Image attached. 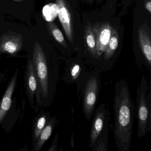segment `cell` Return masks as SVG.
I'll list each match as a JSON object with an SVG mask.
<instances>
[{
    "instance_id": "cell-1",
    "label": "cell",
    "mask_w": 151,
    "mask_h": 151,
    "mask_svg": "<svg viewBox=\"0 0 151 151\" xmlns=\"http://www.w3.org/2000/svg\"><path fill=\"white\" fill-rule=\"evenodd\" d=\"M114 101V134L116 145L119 151H129L134 122V107L128 84L123 78L116 83Z\"/></svg>"
},
{
    "instance_id": "cell-2",
    "label": "cell",
    "mask_w": 151,
    "mask_h": 151,
    "mask_svg": "<svg viewBox=\"0 0 151 151\" xmlns=\"http://www.w3.org/2000/svg\"><path fill=\"white\" fill-rule=\"evenodd\" d=\"M32 60L38 85L39 109L47 107L51 105L55 95L60 68L57 64L48 60L38 41L34 44Z\"/></svg>"
},
{
    "instance_id": "cell-3",
    "label": "cell",
    "mask_w": 151,
    "mask_h": 151,
    "mask_svg": "<svg viewBox=\"0 0 151 151\" xmlns=\"http://www.w3.org/2000/svg\"><path fill=\"white\" fill-rule=\"evenodd\" d=\"M147 87L146 79L142 76L137 91V136L139 139L151 129V91L150 88L147 94Z\"/></svg>"
},
{
    "instance_id": "cell-4",
    "label": "cell",
    "mask_w": 151,
    "mask_h": 151,
    "mask_svg": "<svg viewBox=\"0 0 151 151\" xmlns=\"http://www.w3.org/2000/svg\"><path fill=\"white\" fill-rule=\"evenodd\" d=\"M26 94L31 106L37 113L39 109L40 95L37 77L32 59L28 60L24 73Z\"/></svg>"
},
{
    "instance_id": "cell-5",
    "label": "cell",
    "mask_w": 151,
    "mask_h": 151,
    "mask_svg": "<svg viewBox=\"0 0 151 151\" xmlns=\"http://www.w3.org/2000/svg\"><path fill=\"white\" fill-rule=\"evenodd\" d=\"M99 83L96 77L90 78L86 82L83 99V109L86 119L90 120L93 113L98 95Z\"/></svg>"
},
{
    "instance_id": "cell-6",
    "label": "cell",
    "mask_w": 151,
    "mask_h": 151,
    "mask_svg": "<svg viewBox=\"0 0 151 151\" xmlns=\"http://www.w3.org/2000/svg\"><path fill=\"white\" fill-rule=\"evenodd\" d=\"M108 110L105 104L100 105L96 109L93 120L90 133L89 147L92 148L106 125L109 124Z\"/></svg>"
},
{
    "instance_id": "cell-7",
    "label": "cell",
    "mask_w": 151,
    "mask_h": 151,
    "mask_svg": "<svg viewBox=\"0 0 151 151\" xmlns=\"http://www.w3.org/2000/svg\"><path fill=\"white\" fill-rule=\"evenodd\" d=\"M92 28L96 40V58H99L106 48L111 37L113 28L108 23H97Z\"/></svg>"
},
{
    "instance_id": "cell-8",
    "label": "cell",
    "mask_w": 151,
    "mask_h": 151,
    "mask_svg": "<svg viewBox=\"0 0 151 151\" xmlns=\"http://www.w3.org/2000/svg\"><path fill=\"white\" fill-rule=\"evenodd\" d=\"M22 36L19 33L9 32L2 35L0 38V53L14 55L22 48Z\"/></svg>"
},
{
    "instance_id": "cell-9",
    "label": "cell",
    "mask_w": 151,
    "mask_h": 151,
    "mask_svg": "<svg viewBox=\"0 0 151 151\" xmlns=\"http://www.w3.org/2000/svg\"><path fill=\"white\" fill-rule=\"evenodd\" d=\"M58 6V17L65 34L71 43L74 41V30L71 15L65 0H56Z\"/></svg>"
},
{
    "instance_id": "cell-10",
    "label": "cell",
    "mask_w": 151,
    "mask_h": 151,
    "mask_svg": "<svg viewBox=\"0 0 151 151\" xmlns=\"http://www.w3.org/2000/svg\"><path fill=\"white\" fill-rule=\"evenodd\" d=\"M18 73L19 70L17 69L13 75L0 102V124L12 106V96L16 87Z\"/></svg>"
},
{
    "instance_id": "cell-11",
    "label": "cell",
    "mask_w": 151,
    "mask_h": 151,
    "mask_svg": "<svg viewBox=\"0 0 151 151\" xmlns=\"http://www.w3.org/2000/svg\"><path fill=\"white\" fill-rule=\"evenodd\" d=\"M138 40L142 54L147 63L149 70L151 66V37L148 32L141 26L138 29Z\"/></svg>"
},
{
    "instance_id": "cell-12",
    "label": "cell",
    "mask_w": 151,
    "mask_h": 151,
    "mask_svg": "<svg viewBox=\"0 0 151 151\" xmlns=\"http://www.w3.org/2000/svg\"><path fill=\"white\" fill-rule=\"evenodd\" d=\"M50 118V114L48 112L42 111L34 119L32 134V150L36 146L40 133Z\"/></svg>"
},
{
    "instance_id": "cell-13",
    "label": "cell",
    "mask_w": 151,
    "mask_h": 151,
    "mask_svg": "<svg viewBox=\"0 0 151 151\" xmlns=\"http://www.w3.org/2000/svg\"><path fill=\"white\" fill-rule=\"evenodd\" d=\"M56 124L57 119L56 116H53L52 118H50V120L40 133L36 146L32 151H39L43 148L45 143L51 137Z\"/></svg>"
},
{
    "instance_id": "cell-14",
    "label": "cell",
    "mask_w": 151,
    "mask_h": 151,
    "mask_svg": "<svg viewBox=\"0 0 151 151\" xmlns=\"http://www.w3.org/2000/svg\"><path fill=\"white\" fill-rule=\"evenodd\" d=\"M119 41V34L117 29L116 28H113L111 37L103 53L105 60H108L113 57L118 47Z\"/></svg>"
},
{
    "instance_id": "cell-15",
    "label": "cell",
    "mask_w": 151,
    "mask_h": 151,
    "mask_svg": "<svg viewBox=\"0 0 151 151\" xmlns=\"http://www.w3.org/2000/svg\"><path fill=\"white\" fill-rule=\"evenodd\" d=\"M84 38L86 44L90 53L93 57L96 56V40L92 26L87 24L85 29Z\"/></svg>"
},
{
    "instance_id": "cell-16",
    "label": "cell",
    "mask_w": 151,
    "mask_h": 151,
    "mask_svg": "<svg viewBox=\"0 0 151 151\" xmlns=\"http://www.w3.org/2000/svg\"><path fill=\"white\" fill-rule=\"evenodd\" d=\"M47 26L49 32L55 39L64 48H67V42L65 41L63 34L56 24L53 22H48Z\"/></svg>"
},
{
    "instance_id": "cell-17",
    "label": "cell",
    "mask_w": 151,
    "mask_h": 151,
    "mask_svg": "<svg viewBox=\"0 0 151 151\" xmlns=\"http://www.w3.org/2000/svg\"><path fill=\"white\" fill-rule=\"evenodd\" d=\"M58 6L56 4H49L43 9V16L48 22H52L58 15Z\"/></svg>"
},
{
    "instance_id": "cell-18",
    "label": "cell",
    "mask_w": 151,
    "mask_h": 151,
    "mask_svg": "<svg viewBox=\"0 0 151 151\" xmlns=\"http://www.w3.org/2000/svg\"><path fill=\"white\" fill-rule=\"evenodd\" d=\"M81 67L78 64H75L70 68V75L72 80H76L80 75Z\"/></svg>"
},
{
    "instance_id": "cell-19",
    "label": "cell",
    "mask_w": 151,
    "mask_h": 151,
    "mask_svg": "<svg viewBox=\"0 0 151 151\" xmlns=\"http://www.w3.org/2000/svg\"><path fill=\"white\" fill-rule=\"evenodd\" d=\"M58 138H59V135L58 133L56 134L53 141L52 143V145L50 147V148L48 149V151H57V143H58Z\"/></svg>"
},
{
    "instance_id": "cell-20",
    "label": "cell",
    "mask_w": 151,
    "mask_h": 151,
    "mask_svg": "<svg viewBox=\"0 0 151 151\" xmlns=\"http://www.w3.org/2000/svg\"><path fill=\"white\" fill-rule=\"evenodd\" d=\"M145 8L150 14L151 13V1L147 0L145 3Z\"/></svg>"
},
{
    "instance_id": "cell-21",
    "label": "cell",
    "mask_w": 151,
    "mask_h": 151,
    "mask_svg": "<svg viewBox=\"0 0 151 151\" xmlns=\"http://www.w3.org/2000/svg\"><path fill=\"white\" fill-rule=\"evenodd\" d=\"M5 74L3 73H0V83L3 81V79L5 78Z\"/></svg>"
},
{
    "instance_id": "cell-22",
    "label": "cell",
    "mask_w": 151,
    "mask_h": 151,
    "mask_svg": "<svg viewBox=\"0 0 151 151\" xmlns=\"http://www.w3.org/2000/svg\"><path fill=\"white\" fill-rule=\"evenodd\" d=\"M14 1H17V2H21L23 1L24 0H14Z\"/></svg>"
},
{
    "instance_id": "cell-23",
    "label": "cell",
    "mask_w": 151,
    "mask_h": 151,
    "mask_svg": "<svg viewBox=\"0 0 151 151\" xmlns=\"http://www.w3.org/2000/svg\"><path fill=\"white\" fill-rule=\"evenodd\" d=\"M90 1H92V0H90Z\"/></svg>"
}]
</instances>
